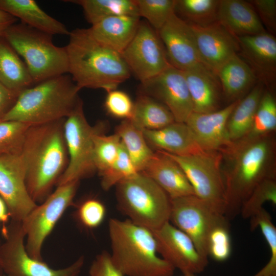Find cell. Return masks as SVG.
Masks as SVG:
<instances>
[{
	"instance_id": "obj_1",
	"label": "cell",
	"mask_w": 276,
	"mask_h": 276,
	"mask_svg": "<svg viewBox=\"0 0 276 276\" xmlns=\"http://www.w3.org/2000/svg\"><path fill=\"white\" fill-rule=\"evenodd\" d=\"M274 139L270 134L233 142L222 151L228 167L223 172L225 190L224 216L229 221L241 209L256 186L263 179L275 177Z\"/></svg>"
},
{
	"instance_id": "obj_2",
	"label": "cell",
	"mask_w": 276,
	"mask_h": 276,
	"mask_svg": "<svg viewBox=\"0 0 276 276\" xmlns=\"http://www.w3.org/2000/svg\"><path fill=\"white\" fill-rule=\"evenodd\" d=\"M65 119L31 125L27 130L20 154L26 167V188L36 203L51 194L68 165Z\"/></svg>"
},
{
	"instance_id": "obj_3",
	"label": "cell",
	"mask_w": 276,
	"mask_h": 276,
	"mask_svg": "<svg viewBox=\"0 0 276 276\" xmlns=\"http://www.w3.org/2000/svg\"><path fill=\"white\" fill-rule=\"evenodd\" d=\"M65 49L68 73L77 86L114 90L128 79L131 72L121 54L97 41L88 29L70 31Z\"/></svg>"
},
{
	"instance_id": "obj_4",
	"label": "cell",
	"mask_w": 276,
	"mask_h": 276,
	"mask_svg": "<svg viewBox=\"0 0 276 276\" xmlns=\"http://www.w3.org/2000/svg\"><path fill=\"white\" fill-rule=\"evenodd\" d=\"M112 261L124 275L172 276L175 268L157 255L152 231L128 219L108 222Z\"/></svg>"
},
{
	"instance_id": "obj_5",
	"label": "cell",
	"mask_w": 276,
	"mask_h": 276,
	"mask_svg": "<svg viewBox=\"0 0 276 276\" xmlns=\"http://www.w3.org/2000/svg\"><path fill=\"white\" fill-rule=\"evenodd\" d=\"M80 90L66 74L50 78L21 91L1 120L35 125L66 119L82 102Z\"/></svg>"
},
{
	"instance_id": "obj_6",
	"label": "cell",
	"mask_w": 276,
	"mask_h": 276,
	"mask_svg": "<svg viewBox=\"0 0 276 276\" xmlns=\"http://www.w3.org/2000/svg\"><path fill=\"white\" fill-rule=\"evenodd\" d=\"M52 35L22 22L14 24L4 37L25 63L35 84L68 73L65 47L55 45Z\"/></svg>"
},
{
	"instance_id": "obj_7",
	"label": "cell",
	"mask_w": 276,
	"mask_h": 276,
	"mask_svg": "<svg viewBox=\"0 0 276 276\" xmlns=\"http://www.w3.org/2000/svg\"><path fill=\"white\" fill-rule=\"evenodd\" d=\"M116 187L118 208L133 223L154 231L169 221L171 198L148 176L139 172Z\"/></svg>"
},
{
	"instance_id": "obj_8",
	"label": "cell",
	"mask_w": 276,
	"mask_h": 276,
	"mask_svg": "<svg viewBox=\"0 0 276 276\" xmlns=\"http://www.w3.org/2000/svg\"><path fill=\"white\" fill-rule=\"evenodd\" d=\"M4 233L5 241L0 243V264L5 275L79 276L84 263V256H80L65 268L55 269L43 261L35 260L27 254L21 222L11 220Z\"/></svg>"
},
{
	"instance_id": "obj_9",
	"label": "cell",
	"mask_w": 276,
	"mask_h": 276,
	"mask_svg": "<svg viewBox=\"0 0 276 276\" xmlns=\"http://www.w3.org/2000/svg\"><path fill=\"white\" fill-rule=\"evenodd\" d=\"M79 181L57 186L21 222L26 238V250L31 258L43 261L41 249L43 243L66 210L73 204Z\"/></svg>"
},
{
	"instance_id": "obj_10",
	"label": "cell",
	"mask_w": 276,
	"mask_h": 276,
	"mask_svg": "<svg viewBox=\"0 0 276 276\" xmlns=\"http://www.w3.org/2000/svg\"><path fill=\"white\" fill-rule=\"evenodd\" d=\"M165 153L181 168L195 195L224 215L225 190L221 152L205 151L188 156Z\"/></svg>"
},
{
	"instance_id": "obj_11",
	"label": "cell",
	"mask_w": 276,
	"mask_h": 276,
	"mask_svg": "<svg viewBox=\"0 0 276 276\" xmlns=\"http://www.w3.org/2000/svg\"><path fill=\"white\" fill-rule=\"evenodd\" d=\"M102 128L91 126L85 116L82 102L66 118L64 135L68 155L66 169L56 187L93 175L96 171L93 159L95 134Z\"/></svg>"
},
{
	"instance_id": "obj_12",
	"label": "cell",
	"mask_w": 276,
	"mask_h": 276,
	"mask_svg": "<svg viewBox=\"0 0 276 276\" xmlns=\"http://www.w3.org/2000/svg\"><path fill=\"white\" fill-rule=\"evenodd\" d=\"M171 200L169 221L185 233L199 254L208 259L211 233L216 227L229 221L223 214L195 195Z\"/></svg>"
},
{
	"instance_id": "obj_13",
	"label": "cell",
	"mask_w": 276,
	"mask_h": 276,
	"mask_svg": "<svg viewBox=\"0 0 276 276\" xmlns=\"http://www.w3.org/2000/svg\"><path fill=\"white\" fill-rule=\"evenodd\" d=\"M121 54L141 83L172 66L157 31L145 21H140L134 37Z\"/></svg>"
},
{
	"instance_id": "obj_14",
	"label": "cell",
	"mask_w": 276,
	"mask_h": 276,
	"mask_svg": "<svg viewBox=\"0 0 276 276\" xmlns=\"http://www.w3.org/2000/svg\"><path fill=\"white\" fill-rule=\"evenodd\" d=\"M140 91L164 105L171 112L175 122L186 123L193 112L184 73L172 66L141 83Z\"/></svg>"
},
{
	"instance_id": "obj_15",
	"label": "cell",
	"mask_w": 276,
	"mask_h": 276,
	"mask_svg": "<svg viewBox=\"0 0 276 276\" xmlns=\"http://www.w3.org/2000/svg\"><path fill=\"white\" fill-rule=\"evenodd\" d=\"M161 258L183 274H197L204 270L208 259L201 256L192 240L170 221L151 231Z\"/></svg>"
},
{
	"instance_id": "obj_16",
	"label": "cell",
	"mask_w": 276,
	"mask_h": 276,
	"mask_svg": "<svg viewBox=\"0 0 276 276\" xmlns=\"http://www.w3.org/2000/svg\"><path fill=\"white\" fill-rule=\"evenodd\" d=\"M26 167L21 154L0 156V196L11 220L22 222L37 204L26 186Z\"/></svg>"
},
{
	"instance_id": "obj_17",
	"label": "cell",
	"mask_w": 276,
	"mask_h": 276,
	"mask_svg": "<svg viewBox=\"0 0 276 276\" xmlns=\"http://www.w3.org/2000/svg\"><path fill=\"white\" fill-rule=\"evenodd\" d=\"M157 33L172 66L183 72L206 67L200 58L190 25L175 13Z\"/></svg>"
},
{
	"instance_id": "obj_18",
	"label": "cell",
	"mask_w": 276,
	"mask_h": 276,
	"mask_svg": "<svg viewBox=\"0 0 276 276\" xmlns=\"http://www.w3.org/2000/svg\"><path fill=\"white\" fill-rule=\"evenodd\" d=\"M189 25L203 64L215 74L224 63L238 54L237 39L218 21L204 26Z\"/></svg>"
},
{
	"instance_id": "obj_19",
	"label": "cell",
	"mask_w": 276,
	"mask_h": 276,
	"mask_svg": "<svg viewBox=\"0 0 276 276\" xmlns=\"http://www.w3.org/2000/svg\"><path fill=\"white\" fill-rule=\"evenodd\" d=\"M238 55L249 66L259 82L272 88L276 81V39L268 32L238 37Z\"/></svg>"
},
{
	"instance_id": "obj_20",
	"label": "cell",
	"mask_w": 276,
	"mask_h": 276,
	"mask_svg": "<svg viewBox=\"0 0 276 276\" xmlns=\"http://www.w3.org/2000/svg\"><path fill=\"white\" fill-rule=\"evenodd\" d=\"M240 100L221 109L208 113L193 112L189 117L185 123L204 151L221 152L232 144L227 131V123Z\"/></svg>"
},
{
	"instance_id": "obj_21",
	"label": "cell",
	"mask_w": 276,
	"mask_h": 276,
	"mask_svg": "<svg viewBox=\"0 0 276 276\" xmlns=\"http://www.w3.org/2000/svg\"><path fill=\"white\" fill-rule=\"evenodd\" d=\"M141 173L153 180L171 199L195 195L181 168L163 151L154 152Z\"/></svg>"
},
{
	"instance_id": "obj_22",
	"label": "cell",
	"mask_w": 276,
	"mask_h": 276,
	"mask_svg": "<svg viewBox=\"0 0 276 276\" xmlns=\"http://www.w3.org/2000/svg\"><path fill=\"white\" fill-rule=\"evenodd\" d=\"M143 130L149 145L156 150L177 156L192 155L205 152L185 123L174 122L159 129Z\"/></svg>"
},
{
	"instance_id": "obj_23",
	"label": "cell",
	"mask_w": 276,
	"mask_h": 276,
	"mask_svg": "<svg viewBox=\"0 0 276 276\" xmlns=\"http://www.w3.org/2000/svg\"><path fill=\"white\" fill-rule=\"evenodd\" d=\"M217 21L236 38L266 32L248 1L220 0Z\"/></svg>"
},
{
	"instance_id": "obj_24",
	"label": "cell",
	"mask_w": 276,
	"mask_h": 276,
	"mask_svg": "<svg viewBox=\"0 0 276 276\" xmlns=\"http://www.w3.org/2000/svg\"><path fill=\"white\" fill-rule=\"evenodd\" d=\"M140 17L117 15L105 18L93 25L89 31L99 43L120 54L134 37Z\"/></svg>"
},
{
	"instance_id": "obj_25",
	"label": "cell",
	"mask_w": 276,
	"mask_h": 276,
	"mask_svg": "<svg viewBox=\"0 0 276 276\" xmlns=\"http://www.w3.org/2000/svg\"><path fill=\"white\" fill-rule=\"evenodd\" d=\"M183 72L192 101L193 112L208 113L218 110L221 85L216 75L206 67Z\"/></svg>"
},
{
	"instance_id": "obj_26",
	"label": "cell",
	"mask_w": 276,
	"mask_h": 276,
	"mask_svg": "<svg viewBox=\"0 0 276 276\" xmlns=\"http://www.w3.org/2000/svg\"><path fill=\"white\" fill-rule=\"evenodd\" d=\"M0 9L21 22L52 35L70 34L63 24L46 13L34 1L0 0Z\"/></svg>"
},
{
	"instance_id": "obj_27",
	"label": "cell",
	"mask_w": 276,
	"mask_h": 276,
	"mask_svg": "<svg viewBox=\"0 0 276 276\" xmlns=\"http://www.w3.org/2000/svg\"><path fill=\"white\" fill-rule=\"evenodd\" d=\"M215 74L224 96L231 102L241 99L257 80L252 70L238 54L224 63Z\"/></svg>"
},
{
	"instance_id": "obj_28",
	"label": "cell",
	"mask_w": 276,
	"mask_h": 276,
	"mask_svg": "<svg viewBox=\"0 0 276 276\" xmlns=\"http://www.w3.org/2000/svg\"><path fill=\"white\" fill-rule=\"evenodd\" d=\"M0 83L17 94L34 84L25 64L3 37H0Z\"/></svg>"
},
{
	"instance_id": "obj_29",
	"label": "cell",
	"mask_w": 276,
	"mask_h": 276,
	"mask_svg": "<svg viewBox=\"0 0 276 276\" xmlns=\"http://www.w3.org/2000/svg\"><path fill=\"white\" fill-rule=\"evenodd\" d=\"M263 86L260 82L255 85L245 97L239 101L230 115L227 131L232 142L242 139L249 132L264 91Z\"/></svg>"
},
{
	"instance_id": "obj_30",
	"label": "cell",
	"mask_w": 276,
	"mask_h": 276,
	"mask_svg": "<svg viewBox=\"0 0 276 276\" xmlns=\"http://www.w3.org/2000/svg\"><path fill=\"white\" fill-rule=\"evenodd\" d=\"M132 163L141 172L154 155V152L147 142L143 130L131 120H123L116 129Z\"/></svg>"
},
{
	"instance_id": "obj_31",
	"label": "cell",
	"mask_w": 276,
	"mask_h": 276,
	"mask_svg": "<svg viewBox=\"0 0 276 276\" xmlns=\"http://www.w3.org/2000/svg\"><path fill=\"white\" fill-rule=\"evenodd\" d=\"M134 103L130 120L142 130H157L175 122L164 105L149 96L139 93Z\"/></svg>"
},
{
	"instance_id": "obj_32",
	"label": "cell",
	"mask_w": 276,
	"mask_h": 276,
	"mask_svg": "<svg viewBox=\"0 0 276 276\" xmlns=\"http://www.w3.org/2000/svg\"><path fill=\"white\" fill-rule=\"evenodd\" d=\"M82 8L87 22L92 25L114 16H139L135 0L70 1Z\"/></svg>"
},
{
	"instance_id": "obj_33",
	"label": "cell",
	"mask_w": 276,
	"mask_h": 276,
	"mask_svg": "<svg viewBox=\"0 0 276 276\" xmlns=\"http://www.w3.org/2000/svg\"><path fill=\"white\" fill-rule=\"evenodd\" d=\"M220 0H176L174 13L187 23L204 26L217 21Z\"/></svg>"
},
{
	"instance_id": "obj_34",
	"label": "cell",
	"mask_w": 276,
	"mask_h": 276,
	"mask_svg": "<svg viewBox=\"0 0 276 276\" xmlns=\"http://www.w3.org/2000/svg\"><path fill=\"white\" fill-rule=\"evenodd\" d=\"M275 128L276 101L270 90H264L251 128L244 137L252 139L269 134L275 130Z\"/></svg>"
},
{
	"instance_id": "obj_35",
	"label": "cell",
	"mask_w": 276,
	"mask_h": 276,
	"mask_svg": "<svg viewBox=\"0 0 276 276\" xmlns=\"http://www.w3.org/2000/svg\"><path fill=\"white\" fill-rule=\"evenodd\" d=\"M93 159L96 171L101 174L116 160L121 146L119 136L114 133L106 135L101 129L93 137Z\"/></svg>"
},
{
	"instance_id": "obj_36",
	"label": "cell",
	"mask_w": 276,
	"mask_h": 276,
	"mask_svg": "<svg viewBox=\"0 0 276 276\" xmlns=\"http://www.w3.org/2000/svg\"><path fill=\"white\" fill-rule=\"evenodd\" d=\"M30 126L16 121L0 120V156L20 154Z\"/></svg>"
},
{
	"instance_id": "obj_37",
	"label": "cell",
	"mask_w": 276,
	"mask_h": 276,
	"mask_svg": "<svg viewBox=\"0 0 276 276\" xmlns=\"http://www.w3.org/2000/svg\"><path fill=\"white\" fill-rule=\"evenodd\" d=\"M140 17L158 31L174 13L176 0H135Z\"/></svg>"
},
{
	"instance_id": "obj_38",
	"label": "cell",
	"mask_w": 276,
	"mask_h": 276,
	"mask_svg": "<svg viewBox=\"0 0 276 276\" xmlns=\"http://www.w3.org/2000/svg\"><path fill=\"white\" fill-rule=\"evenodd\" d=\"M266 202L276 204L275 177L266 178L256 186L244 203L240 215L244 219L250 218Z\"/></svg>"
},
{
	"instance_id": "obj_39",
	"label": "cell",
	"mask_w": 276,
	"mask_h": 276,
	"mask_svg": "<svg viewBox=\"0 0 276 276\" xmlns=\"http://www.w3.org/2000/svg\"><path fill=\"white\" fill-rule=\"evenodd\" d=\"M137 171L121 143L116 160L107 170L100 174L102 188L107 191L122 180L132 176Z\"/></svg>"
},
{
	"instance_id": "obj_40",
	"label": "cell",
	"mask_w": 276,
	"mask_h": 276,
	"mask_svg": "<svg viewBox=\"0 0 276 276\" xmlns=\"http://www.w3.org/2000/svg\"><path fill=\"white\" fill-rule=\"evenodd\" d=\"M231 252L228 222L218 225L212 232L208 242V255L218 262L226 260Z\"/></svg>"
},
{
	"instance_id": "obj_41",
	"label": "cell",
	"mask_w": 276,
	"mask_h": 276,
	"mask_svg": "<svg viewBox=\"0 0 276 276\" xmlns=\"http://www.w3.org/2000/svg\"><path fill=\"white\" fill-rule=\"evenodd\" d=\"M106 213L105 206L101 201L89 198L80 204L76 211V217L84 227L93 229L102 224Z\"/></svg>"
},
{
	"instance_id": "obj_42",
	"label": "cell",
	"mask_w": 276,
	"mask_h": 276,
	"mask_svg": "<svg viewBox=\"0 0 276 276\" xmlns=\"http://www.w3.org/2000/svg\"><path fill=\"white\" fill-rule=\"evenodd\" d=\"M134 103L125 92L117 89L107 92L104 106L113 117L130 120L133 116Z\"/></svg>"
},
{
	"instance_id": "obj_43",
	"label": "cell",
	"mask_w": 276,
	"mask_h": 276,
	"mask_svg": "<svg viewBox=\"0 0 276 276\" xmlns=\"http://www.w3.org/2000/svg\"><path fill=\"white\" fill-rule=\"evenodd\" d=\"M248 2L254 8L264 27L271 34L276 32V1L251 0Z\"/></svg>"
},
{
	"instance_id": "obj_44",
	"label": "cell",
	"mask_w": 276,
	"mask_h": 276,
	"mask_svg": "<svg viewBox=\"0 0 276 276\" xmlns=\"http://www.w3.org/2000/svg\"><path fill=\"white\" fill-rule=\"evenodd\" d=\"M89 276H124L115 266L110 254L103 251L96 256L90 266Z\"/></svg>"
},
{
	"instance_id": "obj_45",
	"label": "cell",
	"mask_w": 276,
	"mask_h": 276,
	"mask_svg": "<svg viewBox=\"0 0 276 276\" xmlns=\"http://www.w3.org/2000/svg\"><path fill=\"white\" fill-rule=\"evenodd\" d=\"M18 95L8 89L0 83V120L14 105Z\"/></svg>"
},
{
	"instance_id": "obj_46",
	"label": "cell",
	"mask_w": 276,
	"mask_h": 276,
	"mask_svg": "<svg viewBox=\"0 0 276 276\" xmlns=\"http://www.w3.org/2000/svg\"><path fill=\"white\" fill-rule=\"evenodd\" d=\"M16 21V18L0 9V37H3L6 31Z\"/></svg>"
},
{
	"instance_id": "obj_47",
	"label": "cell",
	"mask_w": 276,
	"mask_h": 276,
	"mask_svg": "<svg viewBox=\"0 0 276 276\" xmlns=\"http://www.w3.org/2000/svg\"><path fill=\"white\" fill-rule=\"evenodd\" d=\"M9 218L10 217L7 204L0 196V224L7 222Z\"/></svg>"
},
{
	"instance_id": "obj_48",
	"label": "cell",
	"mask_w": 276,
	"mask_h": 276,
	"mask_svg": "<svg viewBox=\"0 0 276 276\" xmlns=\"http://www.w3.org/2000/svg\"><path fill=\"white\" fill-rule=\"evenodd\" d=\"M254 276H276V267L266 264Z\"/></svg>"
},
{
	"instance_id": "obj_49",
	"label": "cell",
	"mask_w": 276,
	"mask_h": 276,
	"mask_svg": "<svg viewBox=\"0 0 276 276\" xmlns=\"http://www.w3.org/2000/svg\"><path fill=\"white\" fill-rule=\"evenodd\" d=\"M4 274L3 271L2 270V268L1 267V265L0 264V276H3Z\"/></svg>"
},
{
	"instance_id": "obj_50",
	"label": "cell",
	"mask_w": 276,
	"mask_h": 276,
	"mask_svg": "<svg viewBox=\"0 0 276 276\" xmlns=\"http://www.w3.org/2000/svg\"><path fill=\"white\" fill-rule=\"evenodd\" d=\"M182 276H197V275L196 274H183Z\"/></svg>"
},
{
	"instance_id": "obj_51",
	"label": "cell",
	"mask_w": 276,
	"mask_h": 276,
	"mask_svg": "<svg viewBox=\"0 0 276 276\" xmlns=\"http://www.w3.org/2000/svg\"><path fill=\"white\" fill-rule=\"evenodd\" d=\"M3 276H7V275H6L4 274V275H3Z\"/></svg>"
}]
</instances>
